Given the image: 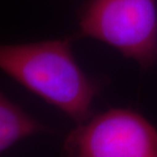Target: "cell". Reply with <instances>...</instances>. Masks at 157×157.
Segmentation results:
<instances>
[{
	"instance_id": "6da1fadb",
	"label": "cell",
	"mask_w": 157,
	"mask_h": 157,
	"mask_svg": "<svg viewBox=\"0 0 157 157\" xmlns=\"http://www.w3.org/2000/svg\"><path fill=\"white\" fill-rule=\"evenodd\" d=\"M0 67L78 124L91 118L99 86L76 62L68 40L4 45L0 49Z\"/></svg>"
},
{
	"instance_id": "7a4b0ae2",
	"label": "cell",
	"mask_w": 157,
	"mask_h": 157,
	"mask_svg": "<svg viewBox=\"0 0 157 157\" xmlns=\"http://www.w3.org/2000/svg\"><path fill=\"white\" fill-rule=\"evenodd\" d=\"M79 26L82 36L106 43L142 68L157 64L155 0H90Z\"/></svg>"
},
{
	"instance_id": "3957f363",
	"label": "cell",
	"mask_w": 157,
	"mask_h": 157,
	"mask_svg": "<svg viewBox=\"0 0 157 157\" xmlns=\"http://www.w3.org/2000/svg\"><path fill=\"white\" fill-rule=\"evenodd\" d=\"M64 157H157V131L140 113L112 109L78 124L63 143Z\"/></svg>"
},
{
	"instance_id": "277c9868",
	"label": "cell",
	"mask_w": 157,
	"mask_h": 157,
	"mask_svg": "<svg viewBox=\"0 0 157 157\" xmlns=\"http://www.w3.org/2000/svg\"><path fill=\"white\" fill-rule=\"evenodd\" d=\"M43 124L28 115L4 93L0 95V151L4 152L29 136L48 132Z\"/></svg>"
}]
</instances>
